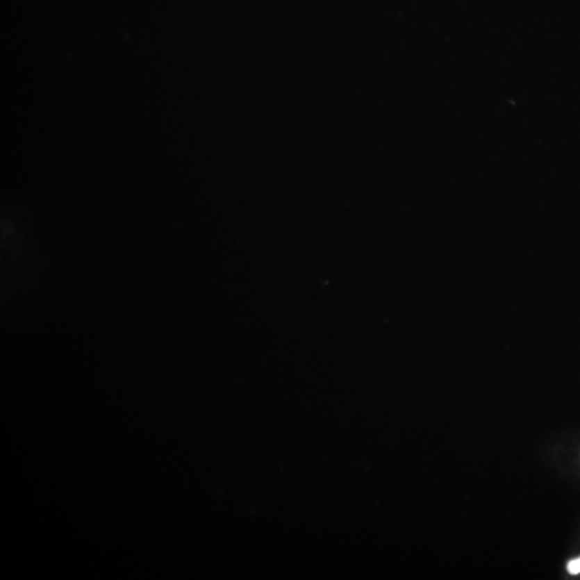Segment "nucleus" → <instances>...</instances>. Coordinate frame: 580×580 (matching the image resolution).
<instances>
[{
    "mask_svg": "<svg viewBox=\"0 0 580 580\" xmlns=\"http://www.w3.org/2000/svg\"><path fill=\"white\" fill-rule=\"evenodd\" d=\"M567 571L568 573L572 574V575H577V574H580V558L571 560V561L568 562Z\"/></svg>",
    "mask_w": 580,
    "mask_h": 580,
    "instance_id": "f257e3e1",
    "label": "nucleus"
}]
</instances>
